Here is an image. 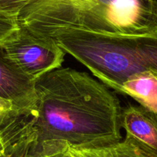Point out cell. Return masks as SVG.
Segmentation results:
<instances>
[{"label": "cell", "instance_id": "7", "mask_svg": "<svg viewBox=\"0 0 157 157\" xmlns=\"http://www.w3.org/2000/svg\"><path fill=\"white\" fill-rule=\"evenodd\" d=\"M69 150L75 157H147L125 140L98 148L80 149L69 146Z\"/></svg>", "mask_w": 157, "mask_h": 157}, {"label": "cell", "instance_id": "1", "mask_svg": "<svg viewBox=\"0 0 157 157\" xmlns=\"http://www.w3.org/2000/svg\"><path fill=\"white\" fill-rule=\"evenodd\" d=\"M35 93L31 146L58 141L89 149L122 141L120 101L89 74L60 67L37 79Z\"/></svg>", "mask_w": 157, "mask_h": 157}, {"label": "cell", "instance_id": "10", "mask_svg": "<svg viewBox=\"0 0 157 157\" xmlns=\"http://www.w3.org/2000/svg\"><path fill=\"white\" fill-rule=\"evenodd\" d=\"M33 0H0V13L18 19L19 14Z\"/></svg>", "mask_w": 157, "mask_h": 157}, {"label": "cell", "instance_id": "13", "mask_svg": "<svg viewBox=\"0 0 157 157\" xmlns=\"http://www.w3.org/2000/svg\"><path fill=\"white\" fill-rule=\"evenodd\" d=\"M4 152H5V147H4V145L2 143V140L0 138V155H2Z\"/></svg>", "mask_w": 157, "mask_h": 157}, {"label": "cell", "instance_id": "4", "mask_svg": "<svg viewBox=\"0 0 157 157\" xmlns=\"http://www.w3.org/2000/svg\"><path fill=\"white\" fill-rule=\"evenodd\" d=\"M121 126L126 132L125 141L147 157H157V113L129 104L122 109Z\"/></svg>", "mask_w": 157, "mask_h": 157}, {"label": "cell", "instance_id": "8", "mask_svg": "<svg viewBox=\"0 0 157 157\" xmlns=\"http://www.w3.org/2000/svg\"><path fill=\"white\" fill-rule=\"evenodd\" d=\"M25 157H75L69 150V145L65 142H46L31 146Z\"/></svg>", "mask_w": 157, "mask_h": 157}, {"label": "cell", "instance_id": "12", "mask_svg": "<svg viewBox=\"0 0 157 157\" xmlns=\"http://www.w3.org/2000/svg\"><path fill=\"white\" fill-rule=\"evenodd\" d=\"M16 106L11 101L0 97V123L3 120L6 116Z\"/></svg>", "mask_w": 157, "mask_h": 157}, {"label": "cell", "instance_id": "11", "mask_svg": "<svg viewBox=\"0 0 157 157\" xmlns=\"http://www.w3.org/2000/svg\"><path fill=\"white\" fill-rule=\"evenodd\" d=\"M19 28L18 19L0 13V44Z\"/></svg>", "mask_w": 157, "mask_h": 157}, {"label": "cell", "instance_id": "3", "mask_svg": "<svg viewBox=\"0 0 157 157\" xmlns=\"http://www.w3.org/2000/svg\"><path fill=\"white\" fill-rule=\"evenodd\" d=\"M6 58L30 80L62 67L65 53L54 40L21 26L0 44Z\"/></svg>", "mask_w": 157, "mask_h": 157}, {"label": "cell", "instance_id": "14", "mask_svg": "<svg viewBox=\"0 0 157 157\" xmlns=\"http://www.w3.org/2000/svg\"><path fill=\"white\" fill-rule=\"evenodd\" d=\"M155 72V74H156V75H157V72Z\"/></svg>", "mask_w": 157, "mask_h": 157}, {"label": "cell", "instance_id": "5", "mask_svg": "<svg viewBox=\"0 0 157 157\" xmlns=\"http://www.w3.org/2000/svg\"><path fill=\"white\" fill-rule=\"evenodd\" d=\"M0 97L17 108L31 111L35 105V82L18 70L0 48Z\"/></svg>", "mask_w": 157, "mask_h": 157}, {"label": "cell", "instance_id": "15", "mask_svg": "<svg viewBox=\"0 0 157 157\" xmlns=\"http://www.w3.org/2000/svg\"><path fill=\"white\" fill-rule=\"evenodd\" d=\"M3 153H4V152H3Z\"/></svg>", "mask_w": 157, "mask_h": 157}, {"label": "cell", "instance_id": "6", "mask_svg": "<svg viewBox=\"0 0 157 157\" xmlns=\"http://www.w3.org/2000/svg\"><path fill=\"white\" fill-rule=\"evenodd\" d=\"M115 90L130 96L143 107L157 113V75L152 71L132 75Z\"/></svg>", "mask_w": 157, "mask_h": 157}, {"label": "cell", "instance_id": "2", "mask_svg": "<svg viewBox=\"0 0 157 157\" xmlns=\"http://www.w3.org/2000/svg\"><path fill=\"white\" fill-rule=\"evenodd\" d=\"M21 26L54 39L67 31L109 36H157V0H33Z\"/></svg>", "mask_w": 157, "mask_h": 157}, {"label": "cell", "instance_id": "9", "mask_svg": "<svg viewBox=\"0 0 157 157\" xmlns=\"http://www.w3.org/2000/svg\"><path fill=\"white\" fill-rule=\"evenodd\" d=\"M33 143L31 134L24 137L15 144L5 147V152L0 157H25Z\"/></svg>", "mask_w": 157, "mask_h": 157}]
</instances>
